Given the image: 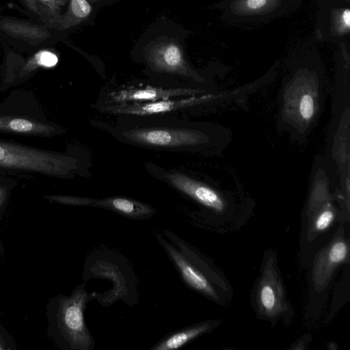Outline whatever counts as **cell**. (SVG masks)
Masks as SVG:
<instances>
[{
    "instance_id": "11",
    "label": "cell",
    "mask_w": 350,
    "mask_h": 350,
    "mask_svg": "<svg viewBox=\"0 0 350 350\" xmlns=\"http://www.w3.org/2000/svg\"><path fill=\"white\" fill-rule=\"evenodd\" d=\"M202 90L189 88L163 89L161 88L146 87L145 88H129L111 93L109 95L112 104L128 102L146 103L159 100L169 99L177 96L195 95Z\"/></svg>"
},
{
    "instance_id": "19",
    "label": "cell",
    "mask_w": 350,
    "mask_h": 350,
    "mask_svg": "<svg viewBox=\"0 0 350 350\" xmlns=\"http://www.w3.org/2000/svg\"><path fill=\"white\" fill-rule=\"evenodd\" d=\"M35 59L39 66L46 68L54 66L58 62L56 55L48 51L39 52L36 55Z\"/></svg>"
},
{
    "instance_id": "7",
    "label": "cell",
    "mask_w": 350,
    "mask_h": 350,
    "mask_svg": "<svg viewBox=\"0 0 350 350\" xmlns=\"http://www.w3.org/2000/svg\"><path fill=\"white\" fill-rule=\"evenodd\" d=\"M146 57L149 66L157 72L198 77L186 62L181 47L174 41L152 44L147 50Z\"/></svg>"
},
{
    "instance_id": "21",
    "label": "cell",
    "mask_w": 350,
    "mask_h": 350,
    "mask_svg": "<svg viewBox=\"0 0 350 350\" xmlns=\"http://www.w3.org/2000/svg\"><path fill=\"white\" fill-rule=\"evenodd\" d=\"M5 349H10L8 347H7V344L5 340L3 338L1 333H0V350Z\"/></svg>"
},
{
    "instance_id": "12",
    "label": "cell",
    "mask_w": 350,
    "mask_h": 350,
    "mask_svg": "<svg viewBox=\"0 0 350 350\" xmlns=\"http://www.w3.org/2000/svg\"><path fill=\"white\" fill-rule=\"evenodd\" d=\"M163 245L185 283L193 289L217 301V292L205 275L180 252L167 243Z\"/></svg>"
},
{
    "instance_id": "13",
    "label": "cell",
    "mask_w": 350,
    "mask_h": 350,
    "mask_svg": "<svg viewBox=\"0 0 350 350\" xmlns=\"http://www.w3.org/2000/svg\"><path fill=\"white\" fill-rule=\"evenodd\" d=\"M70 204L103 207L132 218H143L154 212L150 206L145 204L122 197L94 200L72 196Z\"/></svg>"
},
{
    "instance_id": "9",
    "label": "cell",
    "mask_w": 350,
    "mask_h": 350,
    "mask_svg": "<svg viewBox=\"0 0 350 350\" xmlns=\"http://www.w3.org/2000/svg\"><path fill=\"white\" fill-rule=\"evenodd\" d=\"M165 177L174 187L203 206L217 213L225 211L226 200L219 191L208 185L180 172L168 173Z\"/></svg>"
},
{
    "instance_id": "8",
    "label": "cell",
    "mask_w": 350,
    "mask_h": 350,
    "mask_svg": "<svg viewBox=\"0 0 350 350\" xmlns=\"http://www.w3.org/2000/svg\"><path fill=\"white\" fill-rule=\"evenodd\" d=\"M349 257V243L342 236H336L318 255L312 270L317 291L323 290L335 269Z\"/></svg>"
},
{
    "instance_id": "4",
    "label": "cell",
    "mask_w": 350,
    "mask_h": 350,
    "mask_svg": "<svg viewBox=\"0 0 350 350\" xmlns=\"http://www.w3.org/2000/svg\"><path fill=\"white\" fill-rule=\"evenodd\" d=\"M303 0H224L217 7L234 23L265 22L295 9Z\"/></svg>"
},
{
    "instance_id": "6",
    "label": "cell",
    "mask_w": 350,
    "mask_h": 350,
    "mask_svg": "<svg viewBox=\"0 0 350 350\" xmlns=\"http://www.w3.org/2000/svg\"><path fill=\"white\" fill-rule=\"evenodd\" d=\"M256 297L258 311L265 317L275 318L287 310L284 288L272 258L265 265Z\"/></svg>"
},
{
    "instance_id": "22",
    "label": "cell",
    "mask_w": 350,
    "mask_h": 350,
    "mask_svg": "<svg viewBox=\"0 0 350 350\" xmlns=\"http://www.w3.org/2000/svg\"><path fill=\"white\" fill-rule=\"evenodd\" d=\"M42 1L49 2V1H51L52 0H42Z\"/></svg>"
},
{
    "instance_id": "18",
    "label": "cell",
    "mask_w": 350,
    "mask_h": 350,
    "mask_svg": "<svg viewBox=\"0 0 350 350\" xmlns=\"http://www.w3.org/2000/svg\"><path fill=\"white\" fill-rule=\"evenodd\" d=\"M92 11L86 0H71L70 5L69 24L75 25L84 21Z\"/></svg>"
},
{
    "instance_id": "3",
    "label": "cell",
    "mask_w": 350,
    "mask_h": 350,
    "mask_svg": "<svg viewBox=\"0 0 350 350\" xmlns=\"http://www.w3.org/2000/svg\"><path fill=\"white\" fill-rule=\"evenodd\" d=\"M284 99V113L299 126L309 125L317 115V86L312 72L299 70L288 84Z\"/></svg>"
},
{
    "instance_id": "20",
    "label": "cell",
    "mask_w": 350,
    "mask_h": 350,
    "mask_svg": "<svg viewBox=\"0 0 350 350\" xmlns=\"http://www.w3.org/2000/svg\"><path fill=\"white\" fill-rule=\"evenodd\" d=\"M8 191L7 188L3 185H0V208L5 202V200L7 199L8 197Z\"/></svg>"
},
{
    "instance_id": "14",
    "label": "cell",
    "mask_w": 350,
    "mask_h": 350,
    "mask_svg": "<svg viewBox=\"0 0 350 350\" xmlns=\"http://www.w3.org/2000/svg\"><path fill=\"white\" fill-rule=\"evenodd\" d=\"M344 0H334V5H328L327 14L323 12L321 21H319L321 37L342 38L350 32V9L344 5ZM347 1V0H346ZM326 11V10H325Z\"/></svg>"
},
{
    "instance_id": "5",
    "label": "cell",
    "mask_w": 350,
    "mask_h": 350,
    "mask_svg": "<svg viewBox=\"0 0 350 350\" xmlns=\"http://www.w3.org/2000/svg\"><path fill=\"white\" fill-rule=\"evenodd\" d=\"M122 136L135 144L157 147H180L202 144L208 137L193 129L143 128L126 131Z\"/></svg>"
},
{
    "instance_id": "10",
    "label": "cell",
    "mask_w": 350,
    "mask_h": 350,
    "mask_svg": "<svg viewBox=\"0 0 350 350\" xmlns=\"http://www.w3.org/2000/svg\"><path fill=\"white\" fill-rule=\"evenodd\" d=\"M211 98V96H191L179 100L163 99L152 102L118 103L107 105L102 109L103 112L113 114L132 116H148L170 112L182 108L195 105Z\"/></svg>"
},
{
    "instance_id": "15",
    "label": "cell",
    "mask_w": 350,
    "mask_h": 350,
    "mask_svg": "<svg viewBox=\"0 0 350 350\" xmlns=\"http://www.w3.org/2000/svg\"><path fill=\"white\" fill-rule=\"evenodd\" d=\"M51 124L32 118L18 116H0V132L30 136L49 137L58 133Z\"/></svg>"
},
{
    "instance_id": "16",
    "label": "cell",
    "mask_w": 350,
    "mask_h": 350,
    "mask_svg": "<svg viewBox=\"0 0 350 350\" xmlns=\"http://www.w3.org/2000/svg\"><path fill=\"white\" fill-rule=\"evenodd\" d=\"M213 323H204L175 332L153 347L152 350H174L180 348L198 336L208 332Z\"/></svg>"
},
{
    "instance_id": "1",
    "label": "cell",
    "mask_w": 350,
    "mask_h": 350,
    "mask_svg": "<svg viewBox=\"0 0 350 350\" xmlns=\"http://www.w3.org/2000/svg\"><path fill=\"white\" fill-rule=\"evenodd\" d=\"M88 295L83 286L77 287L69 297L57 296L47 307L49 331L62 348L90 350L94 340L84 320Z\"/></svg>"
},
{
    "instance_id": "17",
    "label": "cell",
    "mask_w": 350,
    "mask_h": 350,
    "mask_svg": "<svg viewBox=\"0 0 350 350\" xmlns=\"http://www.w3.org/2000/svg\"><path fill=\"white\" fill-rule=\"evenodd\" d=\"M336 209L330 202L327 201L311 216L312 221L308 228V237H314L325 232L333 223L336 217Z\"/></svg>"
},
{
    "instance_id": "2",
    "label": "cell",
    "mask_w": 350,
    "mask_h": 350,
    "mask_svg": "<svg viewBox=\"0 0 350 350\" xmlns=\"http://www.w3.org/2000/svg\"><path fill=\"white\" fill-rule=\"evenodd\" d=\"M0 169L68 178L77 172L78 161L72 156L0 140Z\"/></svg>"
}]
</instances>
